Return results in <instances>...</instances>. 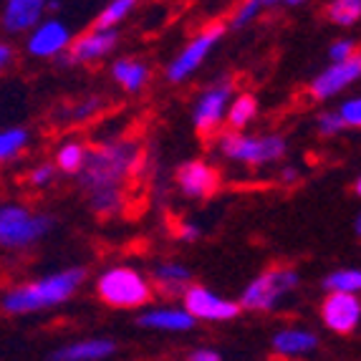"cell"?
Returning a JSON list of instances; mask_svg holds the SVG:
<instances>
[{"instance_id":"5b68a950","label":"cell","mask_w":361,"mask_h":361,"mask_svg":"<svg viewBox=\"0 0 361 361\" xmlns=\"http://www.w3.org/2000/svg\"><path fill=\"white\" fill-rule=\"evenodd\" d=\"M301 286V276L290 265H273L265 268L263 273L250 281L240 293V306L243 311H255V313H271L283 306L286 298L298 290Z\"/></svg>"},{"instance_id":"f35d334b","label":"cell","mask_w":361,"mask_h":361,"mask_svg":"<svg viewBox=\"0 0 361 361\" xmlns=\"http://www.w3.org/2000/svg\"><path fill=\"white\" fill-rule=\"evenodd\" d=\"M286 8H298V6H303V3H308V0H281Z\"/></svg>"},{"instance_id":"d4e9b609","label":"cell","mask_w":361,"mask_h":361,"mask_svg":"<svg viewBox=\"0 0 361 361\" xmlns=\"http://www.w3.org/2000/svg\"><path fill=\"white\" fill-rule=\"evenodd\" d=\"M89 207L91 212H97L99 217H116L127 207V190L121 187H111V190H99V192L89 195Z\"/></svg>"},{"instance_id":"4dcf8cb0","label":"cell","mask_w":361,"mask_h":361,"mask_svg":"<svg viewBox=\"0 0 361 361\" xmlns=\"http://www.w3.org/2000/svg\"><path fill=\"white\" fill-rule=\"evenodd\" d=\"M316 129H319L321 137H338L346 127L343 116L338 114V109H331V111H321L319 119H316Z\"/></svg>"},{"instance_id":"ba28073f","label":"cell","mask_w":361,"mask_h":361,"mask_svg":"<svg viewBox=\"0 0 361 361\" xmlns=\"http://www.w3.org/2000/svg\"><path fill=\"white\" fill-rule=\"evenodd\" d=\"M225 28L228 25L215 20V23H207L202 30H197L185 43V49L169 61L167 68H164V78H167L169 84H185L187 78H192V73H197V68L205 63L207 56L212 54V49L223 41Z\"/></svg>"},{"instance_id":"484cf974","label":"cell","mask_w":361,"mask_h":361,"mask_svg":"<svg viewBox=\"0 0 361 361\" xmlns=\"http://www.w3.org/2000/svg\"><path fill=\"white\" fill-rule=\"evenodd\" d=\"M30 147V132L25 127H6L0 132V162L8 164L18 159L25 149Z\"/></svg>"},{"instance_id":"60d3db41","label":"cell","mask_w":361,"mask_h":361,"mask_svg":"<svg viewBox=\"0 0 361 361\" xmlns=\"http://www.w3.org/2000/svg\"><path fill=\"white\" fill-rule=\"evenodd\" d=\"M354 192L359 195V200H361V175H359V180H356V185H354Z\"/></svg>"},{"instance_id":"8992f818","label":"cell","mask_w":361,"mask_h":361,"mask_svg":"<svg viewBox=\"0 0 361 361\" xmlns=\"http://www.w3.org/2000/svg\"><path fill=\"white\" fill-rule=\"evenodd\" d=\"M54 230V217L46 212H33L18 202H6L0 207V245L6 250H28L38 245Z\"/></svg>"},{"instance_id":"7c38bea8","label":"cell","mask_w":361,"mask_h":361,"mask_svg":"<svg viewBox=\"0 0 361 361\" xmlns=\"http://www.w3.org/2000/svg\"><path fill=\"white\" fill-rule=\"evenodd\" d=\"M116 46H119V30L91 25L84 33H78L66 56L71 61V66H94V63L114 54Z\"/></svg>"},{"instance_id":"e0dca14e","label":"cell","mask_w":361,"mask_h":361,"mask_svg":"<svg viewBox=\"0 0 361 361\" xmlns=\"http://www.w3.org/2000/svg\"><path fill=\"white\" fill-rule=\"evenodd\" d=\"M319 334L306 329V326H283L273 334V351L281 359H301V356H311L319 349Z\"/></svg>"},{"instance_id":"277c9868","label":"cell","mask_w":361,"mask_h":361,"mask_svg":"<svg viewBox=\"0 0 361 361\" xmlns=\"http://www.w3.org/2000/svg\"><path fill=\"white\" fill-rule=\"evenodd\" d=\"M97 295L111 308H145L154 295V283L132 265H111L97 276Z\"/></svg>"},{"instance_id":"74e56055","label":"cell","mask_w":361,"mask_h":361,"mask_svg":"<svg viewBox=\"0 0 361 361\" xmlns=\"http://www.w3.org/2000/svg\"><path fill=\"white\" fill-rule=\"evenodd\" d=\"M63 8H66V0H51V3H49V16H59Z\"/></svg>"},{"instance_id":"4316f807","label":"cell","mask_w":361,"mask_h":361,"mask_svg":"<svg viewBox=\"0 0 361 361\" xmlns=\"http://www.w3.org/2000/svg\"><path fill=\"white\" fill-rule=\"evenodd\" d=\"M139 0H106L104 8L97 13V20L94 25L99 28H111V30H119V25L137 11Z\"/></svg>"},{"instance_id":"ffe728a7","label":"cell","mask_w":361,"mask_h":361,"mask_svg":"<svg viewBox=\"0 0 361 361\" xmlns=\"http://www.w3.org/2000/svg\"><path fill=\"white\" fill-rule=\"evenodd\" d=\"M111 78L121 91L127 94H139L149 84L152 78V68L147 61L137 59V56H121L111 63Z\"/></svg>"},{"instance_id":"836d02e7","label":"cell","mask_w":361,"mask_h":361,"mask_svg":"<svg viewBox=\"0 0 361 361\" xmlns=\"http://www.w3.org/2000/svg\"><path fill=\"white\" fill-rule=\"evenodd\" d=\"M177 238H180L182 243H195L202 238V228H200L197 223H190V220H182L180 225H177Z\"/></svg>"},{"instance_id":"9a60e30c","label":"cell","mask_w":361,"mask_h":361,"mask_svg":"<svg viewBox=\"0 0 361 361\" xmlns=\"http://www.w3.org/2000/svg\"><path fill=\"white\" fill-rule=\"evenodd\" d=\"M51 0H3V30L6 36H28L30 30L49 18Z\"/></svg>"},{"instance_id":"7402d4cb","label":"cell","mask_w":361,"mask_h":361,"mask_svg":"<svg viewBox=\"0 0 361 361\" xmlns=\"http://www.w3.org/2000/svg\"><path fill=\"white\" fill-rule=\"evenodd\" d=\"M56 167L63 175H81V169L86 167V159H89V147L78 139H68V142H61L59 149H56Z\"/></svg>"},{"instance_id":"2e32d148","label":"cell","mask_w":361,"mask_h":361,"mask_svg":"<svg viewBox=\"0 0 361 361\" xmlns=\"http://www.w3.org/2000/svg\"><path fill=\"white\" fill-rule=\"evenodd\" d=\"M137 324L147 331L162 334H187L192 331L197 319L185 306H149L139 313Z\"/></svg>"},{"instance_id":"83f0119b","label":"cell","mask_w":361,"mask_h":361,"mask_svg":"<svg viewBox=\"0 0 361 361\" xmlns=\"http://www.w3.org/2000/svg\"><path fill=\"white\" fill-rule=\"evenodd\" d=\"M326 293L361 295V268H338L324 278Z\"/></svg>"},{"instance_id":"3957f363","label":"cell","mask_w":361,"mask_h":361,"mask_svg":"<svg viewBox=\"0 0 361 361\" xmlns=\"http://www.w3.org/2000/svg\"><path fill=\"white\" fill-rule=\"evenodd\" d=\"M215 152L225 162L238 164V167L265 169L283 162L288 154V142L278 132L250 134L228 129V132H220L215 137Z\"/></svg>"},{"instance_id":"ac0fdd59","label":"cell","mask_w":361,"mask_h":361,"mask_svg":"<svg viewBox=\"0 0 361 361\" xmlns=\"http://www.w3.org/2000/svg\"><path fill=\"white\" fill-rule=\"evenodd\" d=\"M116 354V343L106 336H91L68 341L63 346H56L49 354V361H106Z\"/></svg>"},{"instance_id":"7a4b0ae2","label":"cell","mask_w":361,"mask_h":361,"mask_svg":"<svg viewBox=\"0 0 361 361\" xmlns=\"http://www.w3.org/2000/svg\"><path fill=\"white\" fill-rule=\"evenodd\" d=\"M86 281V268H63L49 276L33 278L25 283H16L3 293L0 308L6 316H28V313H41L59 308L68 303L73 295L81 290Z\"/></svg>"},{"instance_id":"9c48e42d","label":"cell","mask_w":361,"mask_h":361,"mask_svg":"<svg viewBox=\"0 0 361 361\" xmlns=\"http://www.w3.org/2000/svg\"><path fill=\"white\" fill-rule=\"evenodd\" d=\"M73 41L76 36L71 23H66L63 16H49L25 36V54L38 61H59L61 56L68 54Z\"/></svg>"},{"instance_id":"30bf717a","label":"cell","mask_w":361,"mask_h":361,"mask_svg":"<svg viewBox=\"0 0 361 361\" xmlns=\"http://www.w3.org/2000/svg\"><path fill=\"white\" fill-rule=\"evenodd\" d=\"M182 306L192 313L197 321H207V324H228V321H233L243 311V306L238 301H230L225 295L195 283L182 295Z\"/></svg>"},{"instance_id":"cb8c5ba5","label":"cell","mask_w":361,"mask_h":361,"mask_svg":"<svg viewBox=\"0 0 361 361\" xmlns=\"http://www.w3.org/2000/svg\"><path fill=\"white\" fill-rule=\"evenodd\" d=\"M278 6H283V3H281V0H240L238 8L233 11V16H230L228 25L233 30H243L250 23H255L263 13L276 11Z\"/></svg>"},{"instance_id":"d6a6232c","label":"cell","mask_w":361,"mask_h":361,"mask_svg":"<svg viewBox=\"0 0 361 361\" xmlns=\"http://www.w3.org/2000/svg\"><path fill=\"white\" fill-rule=\"evenodd\" d=\"M356 54H359V46H356L354 38H338V41H334L331 46H329V59H331V63L346 61Z\"/></svg>"},{"instance_id":"ab89813d","label":"cell","mask_w":361,"mask_h":361,"mask_svg":"<svg viewBox=\"0 0 361 361\" xmlns=\"http://www.w3.org/2000/svg\"><path fill=\"white\" fill-rule=\"evenodd\" d=\"M354 230H356V235H361V210H359V215H356V220H354Z\"/></svg>"},{"instance_id":"52a82bcc","label":"cell","mask_w":361,"mask_h":361,"mask_svg":"<svg viewBox=\"0 0 361 361\" xmlns=\"http://www.w3.org/2000/svg\"><path fill=\"white\" fill-rule=\"evenodd\" d=\"M235 84L230 78H217L212 84H207L200 91L192 102V127L202 137H210L223 129V124L228 121V109L233 104Z\"/></svg>"},{"instance_id":"6da1fadb","label":"cell","mask_w":361,"mask_h":361,"mask_svg":"<svg viewBox=\"0 0 361 361\" xmlns=\"http://www.w3.org/2000/svg\"><path fill=\"white\" fill-rule=\"evenodd\" d=\"M142 164H145V152L137 139H109V142H99L97 147H91L86 167L81 169L76 180L86 195L111 190V187L127 190L129 180L139 175Z\"/></svg>"},{"instance_id":"f546056e","label":"cell","mask_w":361,"mask_h":361,"mask_svg":"<svg viewBox=\"0 0 361 361\" xmlns=\"http://www.w3.org/2000/svg\"><path fill=\"white\" fill-rule=\"evenodd\" d=\"M56 172H59L56 162H38L28 169L25 182H28L33 190H46V187H51L56 182Z\"/></svg>"},{"instance_id":"8fae6325","label":"cell","mask_w":361,"mask_h":361,"mask_svg":"<svg viewBox=\"0 0 361 361\" xmlns=\"http://www.w3.org/2000/svg\"><path fill=\"white\" fill-rule=\"evenodd\" d=\"M356 81H361V51L351 59L329 63L324 71H319V76L313 78L311 86H308V94L316 102H329V99L351 89Z\"/></svg>"},{"instance_id":"e575fe53","label":"cell","mask_w":361,"mask_h":361,"mask_svg":"<svg viewBox=\"0 0 361 361\" xmlns=\"http://www.w3.org/2000/svg\"><path fill=\"white\" fill-rule=\"evenodd\" d=\"M187 361H223V354L212 346H197L187 354Z\"/></svg>"},{"instance_id":"1f68e13d","label":"cell","mask_w":361,"mask_h":361,"mask_svg":"<svg viewBox=\"0 0 361 361\" xmlns=\"http://www.w3.org/2000/svg\"><path fill=\"white\" fill-rule=\"evenodd\" d=\"M338 114L343 116L349 129H361V94L359 97L343 99L341 106H338Z\"/></svg>"},{"instance_id":"5bb4252c","label":"cell","mask_w":361,"mask_h":361,"mask_svg":"<svg viewBox=\"0 0 361 361\" xmlns=\"http://www.w3.org/2000/svg\"><path fill=\"white\" fill-rule=\"evenodd\" d=\"M175 185L185 197L190 200H205L217 192L220 187V175L205 159H187L177 167Z\"/></svg>"},{"instance_id":"d590c367","label":"cell","mask_w":361,"mask_h":361,"mask_svg":"<svg viewBox=\"0 0 361 361\" xmlns=\"http://www.w3.org/2000/svg\"><path fill=\"white\" fill-rule=\"evenodd\" d=\"M298 177H301V172H298V167H293V164H281V167H278V182H281V185H295Z\"/></svg>"},{"instance_id":"4fadbf2b","label":"cell","mask_w":361,"mask_h":361,"mask_svg":"<svg viewBox=\"0 0 361 361\" xmlns=\"http://www.w3.org/2000/svg\"><path fill=\"white\" fill-rule=\"evenodd\" d=\"M319 313L329 331L346 336L361 326V298L351 293H326Z\"/></svg>"},{"instance_id":"8d00e7d4","label":"cell","mask_w":361,"mask_h":361,"mask_svg":"<svg viewBox=\"0 0 361 361\" xmlns=\"http://www.w3.org/2000/svg\"><path fill=\"white\" fill-rule=\"evenodd\" d=\"M13 63V43L11 41H3L0 43V68L8 71Z\"/></svg>"},{"instance_id":"603a6c76","label":"cell","mask_w":361,"mask_h":361,"mask_svg":"<svg viewBox=\"0 0 361 361\" xmlns=\"http://www.w3.org/2000/svg\"><path fill=\"white\" fill-rule=\"evenodd\" d=\"M255 116H258V99L253 94H238L228 109L225 127L233 129V132H245L253 124Z\"/></svg>"},{"instance_id":"44dd1931","label":"cell","mask_w":361,"mask_h":361,"mask_svg":"<svg viewBox=\"0 0 361 361\" xmlns=\"http://www.w3.org/2000/svg\"><path fill=\"white\" fill-rule=\"evenodd\" d=\"M104 106H106L104 97L89 94V97H78L73 102H66L56 111V116H59L61 124H84V121L97 119L104 111Z\"/></svg>"},{"instance_id":"f1b7e54d","label":"cell","mask_w":361,"mask_h":361,"mask_svg":"<svg viewBox=\"0 0 361 361\" xmlns=\"http://www.w3.org/2000/svg\"><path fill=\"white\" fill-rule=\"evenodd\" d=\"M326 18L338 28H351L361 20V0H329Z\"/></svg>"},{"instance_id":"d6986e66","label":"cell","mask_w":361,"mask_h":361,"mask_svg":"<svg viewBox=\"0 0 361 361\" xmlns=\"http://www.w3.org/2000/svg\"><path fill=\"white\" fill-rule=\"evenodd\" d=\"M152 283L167 298H182L192 286V271L180 260H162L152 268Z\"/></svg>"}]
</instances>
